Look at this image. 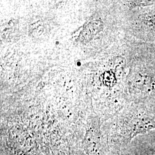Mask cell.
I'll return each mask as SVG.
<instances>
[{
	"mask_svg": "<svg viewBox=\"0 0 155 155\" xmlns=\"http://www.w3.org/2000/svg\"><path fill=\"white\" fill-rule=\"evenodd\" d=\"M154 1H130L129 4L132 8L135 7H145L148 6L152 5L154 4Z\"/></svg>",
	"mask_w": 155,
	"mask_h": 155,
	"instance_id": "277c9868",
	"label": "cell"
},
{
	"mask_svg": "<svg viewBox=\"0 0 155 155\" xmlns=\"http://www.w3.org/2000/svg\"><path fill=\"white\" fill-rule=\"evenodd\" d=\"M155 129V117L143 115L134 119L131 125L127 136L126 143H129L134 137L139 134H144L150 130Z\"/></svg>",
	"mask_w": 155,
	"mask_h": 155,
	"instance_id": "7a4b0ae2",
	"label": "cell"
},
{
	"mask_svg": "<svg viewBox=\"0 0 155 155\" xmlns=\"http://www.w3.org/2000/svg\"><path fill=\"white\" fill-rule=\"evenodd\" d=\"M147 24L150 25L149 26L155 27V13L150 15V16H147Z\"/></svg>",
	"mask_w": 155,
	"mask_h": 155,
	"instance_id": "5b68a950",
	"label": "cell"
},
{
	"mask_svg": "<svg viewBox=\"0 0 155 155\" xmlns=\"http://www.w3.org/2000/svg\"><path fill=\"white\" fill-rule=\"evenodd\" d=\"M103 28V22L100 20H95L89 22L84 26L81 33V38L83 41L87 42L93 38Z\"/></svg>",
	"mask_w": 155,
	"mask_h": 155,
	"instance_id": "3957f363",
	"label": "cell"
},
{
	"mask_svg": "<svg viewBox=\"0 0 155 155\" xmlns=\"http://www.w3.org/2000/svg\"><path fill=\"white\" fill-rule=\"evenodd\" d=\"M101 136L97 125H89L82 141V147L86 155H100L101 148Z\"/></svg>",
	"mask_w": 155,
	"mask_h": 155,
	"instance_id": "6da1fadb",
	"label": "cell"
}]
</instances>
